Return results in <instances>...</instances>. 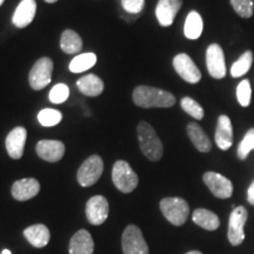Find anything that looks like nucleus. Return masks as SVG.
Segmentation results:
<instances>
[{
    "mask_svg": "<svg viewBox=\"0 0 254 254\" xmlns=\"http://www.w3.org/2000/svg\"><path fill=\"white\" fill-rule=\"evenodd\" d=\"M247 217H249V213L244 206H238L232 211L227 232L228 240L232 246H239L245 240V224Z\"/></svg>",
    "mask_w": 254,
    "mask_h": 254,
    "instance_id": "0eeeda50",
    "label": "nucleus"
},
{
    "mask_svg": "<svg viewBox=\"0 0 254 254\" xmlns=\"http://www.w3.org/2000/svg\"><path fill=\"white\" fill-rule=\"evenodd\" d=\"M251 97H252V88H251L250 80L244 79L237 87V99L241 106L249 107L251 104Z\"/></svg>",
    "mask_w": 254,
    "mask_h": 254,
    "instance_id": "2f4dec72",
    "label": "nucleus"
},
{
    "mask_svg": "<svg viewBox=\"0 0 254 254\" xmlns=\"http://www.w3.org/2000/svg\"><path fill=\"white\" fill-rule=\"evenodd\" d=\"M133 103L142 109H166L176 104V97L171 92L152 86H138L133 91Z\"/></svg>",
    "mask_w": 254,
    "mask_h": 254,
    "instance_id": "f257e3e1",
    "label": "nucleus"
},
{
    "mask_svg": "<svg viewBox=\"0 0 254 254\" xmlns=\"http://www.w3.org/2000/svg\"><path fill=\"white\" fill-rule=\"evenodd\" d=\"M69 88L65 84H57L50 91V101L53 104H63L68 99Z\"/></svg>",
    "mask_w": 254,
    "mask_h": 254,
    "instance_id": "473e14b6",
    "label": "nucleus"
},
{
    "mask_svg": "<svg viewBox=\"0 0 254 254\" xmlns=\"http://www.w3.org/2000/svg\"><path fill=\"white\" fill-rule=\"evenodd\" d=\"M112 180L114 186L123 193H131L139 183L138 174L124 160H118L113 165Z\"/></svg>",
    "mask_w": 254,
    "mask_h": 254,
    "instance_id": "20e7f679",
    "label": "nucleus"
},
{
    "mask_svg": "<svg viewBox=\"0 0 254 254\" xmlns=\"http://www.w3.org/2000/svg\"><path fill=\"white\" fill-rule=\"evenodd\" d=\"M193 222L206 231H215L220 226V220L214 212L205 208H198L193 212Z\"/></svg>",
    "mask_w": 254,
    "mask_h": 254,
    "instance_id": "5701e85b",
    "label": "nucleus"
},
{
    "mask_svg": "<svg viewBox=\"0 0 254 254\" xmlns=\"http://www.w3.org/2000/svg\"><path fill=\"white\" fill-rule=\"evenodd\" d=\"M247 200L251 205L254 206V182L251 184L249 190H247Z\"/></svg>",
    "mask_w": 254,
    "mask_h": 254,
    "instance_id": "f704fd0d",
    "label": "nucleus"
},
{
    "mask_svg": "<svg viewBox=\"0 0 254 254\" xmlns=\"http://www.w3.org/2000/svg\"><path fill=\"white\" fill-rule=\"evenodd\" d=\"M36 151L43 160L57 163L65 154V145L59 140H40L36 146Z\"/></svg>",
    "mask_w": 254,
    "mask_h": 254,
    "instance_id": "2eb2a0df",
    "label": "nucleus"
},
{
    "mask_svg": "<svg viewBox=\"0 0 254 254\" xmlns=\"http://www.w3.org/2000/svg\"><path fill=\"white\" fill-rule=\"evenodd\" d=\"M186 254H202V253L199 252V251H190V252H187Z\"/></svg>",
    "mask_w": 254,
    "mask_h": 254,
    "instance_id": "c9c22d12",
    "label": "nucleus"
},
{
    "mask_svg": "<svg viewBox=\"0 0 254 254\" xmlns=\"http://www.w3.org/2000/svg\"><path fill=\"white\" fill-rule=\"evenodd\" d=\"M231 5L239 17L249 19L253 15L254 1L253 0H231Z\"/></svg>",
    "mask_w": 254,
    "mask_h": 254,
    "instance_id": "7c9ffc66",
    "label": "nucleus"
},
{
    "mask_svg": "<svg viewBox=\"0 0 254 254\" xmlns=\"http://www.w3.org/2000/svg\"><path fill=\"white\" fill-rule=\"evenodd\" d=\"M104 171L103 159L99 155H91L88 157L81 166L79 167L77 173L78 183L82 187H90L94 185L100 179Z\"/></svg>",
    "mask_w": 254,
    "mask_h": 254,
    "instance_id": "39448f33",
    "label": "nucleus"
},
{
    "mask_svg": "<svg viewBox=\"0 0 254 254\" xmlns=\"http://www.w3.org/2000/svg\"><path fill=\"white\" fill-rule=\"evenodd\" d=\"M252 150H254V127L247 131L245 136H244V139L240 141L239 146H238V158H239L240 160H245L247 155L250 154V152Z\"/></svg>",
    "mask_w": 254,
    "mask_h": 254,
    "instance_id": "c756f323",
    "label": "nucleus"
},
{
    "mask_svg": "<svg viewBox=\"0 0 254 254\" xmlns=\"http://www.w3.org/2000/svg\"><path fill=\"white\" fill-rule=\"evenodd\" d=\"M187 134H189L190 141L199 152L207 153L212 150V142L209 140L207 134L201 128V126L196 123H190L187 125Z\"/></svg>",
    "mask_w": 254,
    "mask_h": 254,
    "instance_id": "aec40b11",
    "label": "nucleus"
},
{
    "mask_svg": "<svg viewBox=\"0 0 254 254\" xmlns=\"http://www.w3.org/2000/svg\"><path fill=\"white\" fill-rule=\"evenodd\" d=\"M202 180L212 194L219 199H228L233 194V184L226 177L215 172H206Z\"/></svg>",
    "mask_w": 254,
    "mask_h": 254,
    "instance_id": "9b49d317",
    "label": "nucleus"
},
{
    "mask_svg": "<svg viewBox=\"0 0 254 254\" xmlns=\"http://www.w3.org/2000/svg\"><path fill=\"white\" fill-rule=\"evenodd\" d=\"M37 2L36 0H21L20 4L15 8L12 23L15 27L24 28L30 25L36 17Z\"/></svg>",
    "mask_w": 254,
    "mask_h": 254,
    "instance_id": "a211bd4d",
    "label": "nucleus"
},
{
    "mask_svg": "<svg viewBox=\"0 0 254 254\" xmlns=\"http://www.w3.org/2000/svg\"><path fill=\"white\" fill-rule=\"evenodd\" d=\"M122 246L124 254H148V246L142 232L135 225H128L123 233Z\"/></svg>",
    "mask_w": 254,
    "mask_h": 254,
    "instance_id": "6e6552de",
    "label": "nucleus"
},
{
    "mask_svg": "<svg viewBox=\"0 0 254 254\" xmlns=\"http://www.w3.org/2000/svg\"><path fill=\"white\" fill-rule=\"evenodd\" d=\"M53 72V62L47 57L40 58L34 63L33 67L31 68L28 74L30 86L34 91H40L45 88L51 82Z\"/></svg>",
    "mask_w": 254,
    "mask_h": 254,
    "instance_id": "423d86ee",
    "label": "nucleus"
},
{
    "mask_svg": "<svg viewBox=\"0 0 254 254\" xmlns=\"http://www.w3.org/2000/svg\"><path fill=\"white\" fill-rule=\"evenodd\" d=\"M24 236L26 238V240L31 244L32 246L37 247V249H41V247H45L49 244L51 234L49 228L45 225L37 224L32 225V226L27 227L24 231Z\"/></svg>",
    "mask_w": 254,
    "mask_h": 254,
    "instance_id": "412c9836",
    "label": "nucleus"
},
{
    "mask_svg": "<svg viewBox=\"0 0 254 254\" xmlns=\"http://www.w3.org/2000/svg\"><path fill=\"white\" fill-rule=\"evenodd\" d=\"M4 1H5V0H0V6L4 4Z\"/></svg>",
    "mask_w": 254,
    "mask_h": 254,
    "instance_id": "58836bf2",
    "label": "nucleus"
},
{
    "mask_svg": "<svg viewBox=\"0 0 254 254\" xmlns=\"http://www.w3.org/2000/svg\"><path fill=\"white\" fill-rule=\"evenodd\" d=\"M206 66L212 78L222 79L226 75V63L225 55L219 44H211L206 51Z\"/></svg>",
    "mask_w": 254,
    "mask_h": 254,
    "instance_id": "1a4fd4ad",
    "label": "nucleus"
},
{
    "mask_svg": "<svg viewBox=\"0 0 254 254\" xmlns=\"http://www.w3.org/2000/svg\"><path fill=\"white\" fill-rule=\"evenodd\" d=\"M140 150L146 158L151 161H159L164 154L163 142L154 128L146 122L139 123L136 127Z\"/></svg>",
    "mask_w": 254,
    "mask_h": 254,
    "instance_id": "f03ea898",
    "label": "nucleus"
},
{
    "mask_svg": "<svg viewBox=\"0 0 254 254\" xmlns=\"http://www.w3.org/2000/svg\"><path fill=\"white\" fill-rule=\"evenodd\" d=\"M253 52L252 51H246L231 67V75L233 78H240L245 75L250 71L251 66L253 64Z\"/></svg>",
    "mask_w": 254,
    "mask_h": 254,
    "instance_id": "bb28decb",
    "label": "nucleus"
},
{
    "mask_svg": "<svg viewBox=\"0 0 254 254\" xmlns=\"http://www.w3.org/2000/svg\"><path fill=\"white\" fill-rule=\"evenodd\" d=\"M46 2H49V4H53V2H56V1H58V0H45Z\"/></svg>",
    "mask_w": 254,
    "mask_h": 254,
    "instance_id": "e433bc0d",
    "label": "nucleus"
},
{
    "mask_svg": "<svg viewBox=\"0 0 254 254\" xmlns=\"http://www.w3.org/2000/svg\"><path fill=\"white\" fill-rule=\"evenodd\" d=\"M78 90L87 97H98L103 93L104 82L95 74H86L77 81Z\"/></svg>",
    "mask_w": 254,
    "mask_h": 254,
    "instance_id": "4be33fe9",
    "label": "nucleus"
},
{
    "mask_svg": "<svg viewBox=\"0 0 254 254\" xmlns=\"http://www.w3.org/2000/svg\"><path fill=\"white\" fill-rule=\"evenodd\" d=\"M63 120V114L58 110L44 109L38 113V122L44 127H53Z\"/></svg>",
    "mask_w": 254,
    "mask_h": 254,
    "instance_id": "cd10ccee",
    "label": "nucleus"
},
{
    "mask_svg": "<svg viewBox=\"0 0 254 254\" xmlns=\"http://www.w3.org/2000/svg\"><path fill=\"white\" fill-rule=\"evenodd\" d=\"M122 6L126 13L139 15L144 9L145 0H122Z\"/></svg>",
    "mask_w": 254,
    "mask_h": 254,
    "instance_id": "72a5a7b5",
    "label": "nucleus"
},
{
    "mask_svg": "<svg viewBox=\"0 0 254 254\" xmlns=\"http://www.w3.org/2000/svg\"><path fill=\"white\" fill-rule=\"evenodd\" d=\"M173 67L178 74L189 84H196L201 79V72L198 66L186 53H179L174 57Z\"/></svg>",
    "mask_w": 254,
    "mask_h": 254,
    "instance_id": "9d476101",
    "label": "nucleus"
},
{
    "mask_svg": "<svg viewBox=\"0 0 254 254\" xmlns=\"http://www.w3.org/2000/svg\"><path fill=\"white\" fill-rule=\"evenodd\" d=\"M94 243L90 232L78 231L69 241V254H93Z\"/></svg>",
    "mask_w": 254,
    "mask_h": 254,
    "instance_id": "6ab92c4d",
    "label": "nucleus"
},
{
    "mask_svg": "<svg viewBox=\"0 0 254 254\" xmlns=\"http://www.w3.org/2000/svg\"><path fill=\"white\" fill-rule=\"evenodd\" d=\"M60 49L67 55L80 52L82 49V40L75 31L66 30L60 38Z\"/></svg>",
    "mask_w": 254,
    "mask_h": 254,
    "instance_id": "393cba45",
    "label": "nucleus"
},
{
    "mask_svg": "<svg viewBox=\"0 0 254 254\" xmlns=\"http://www.w3.org/2000/svg\"><path fill=\"white\" fill-rule=\"evenodd\" d=\"M202 30H204V21H202L201 15L196 11L190 12L184 25L185 37L190 40H195L201 36Z\"/></svg>",
    "mask_w": 254,
    "mask_h": 254,
    "instance_id": "b1692460",
    "label": "nucleus"
},
{
    "mask_svg": "<svg viewBox=\"0 0 254 254\" xmlns=\"http://www.w3.org/2000/svg\"><path fill=\"white\" fill-rule=\"evenodd\" d=\"M214 139L215 144L222 151L230 150L231 146L233 145V127H232L231 119L225 114L218 118Z\"/></svg>",
    "mask_w": 254,
    "mask_h": 254,
    "instance_id": "dca6fc26",
    "label": "nucleus"
},
{
    "mask_svg": "<svg viewBox=\"0 0 254 254\" xmlns=\"http://www.w3.org/2000/svg\"><path fill=\"white\" fill-rule=\"evenodd\" d=\"M2 254H11V252H9L8 250H4L2 251Z\"/></svg>",
    "mask_w": 254,
    "mask_h": 254,
    "instance_id": "4c0bfd02",
    "label": "nucleus"
},
{
    "mask_svg": "<svg viewBox=\"0 0 254 254\" xmlns=\"http://www.w3.org/2000/svg\"><path fill=\"white\" fill-rule=\"evenodd\" d=\"M182 6L183 0H159L155 7V15L159 24L163 27L171 26Z\"/></svg>",
    "mask_w": 254,
    "mask_h": 254,
    "instance_id": "ddd939ff",
    "label": "nucleus"
},
{
    "mask_svg": "<svg viewBox=\"0 0 254 254\" xmlns=\"http://www.w3.org/2000/svg\"><path fill=\"white\" fill-rule=\"evenodd\" d=\"M40 190V184L34 178H25L12 185V196L18 201H26L34 198Z\"/></svg>",
    "mask_w": 254,
    "mask_h": 254,
    "instance_id": "f3484780",
    "label": "nucleus"
},
{
    "mask_svg": "<svg viewBox=\"0 0 254 254\" xmlns=\"http://www.w3.org/2000/svg\"><path fill=\"white\" fill-rule=\"evenodd\" d=\"M180 104H182V109L185 111L187 114H190L192 118H194L196 120H201L204 118V109H202L201 105L196 103L194 99H192V98L190 97H185L183 98Z\"/></svg>",
    "mask_w": 254,
    "mask_h": 254,
    "instance_id": "c85d7f7f",
    "label": "nucleus"
},
{
    "mask_svg": "<svg viewBox=\"0 0 254 254\" xmlns=\"http://www.w3.org/2000/svg\"><path fill=\"white\" fill-rule=\"evenodd\" d=\"M109 201L103 195H95L88 200L86 204V217L92 225L99 226L106 221L109 217Z\"/></svg>",
    "mask_w": 254,
    "mask_h": 254,
    "instance_id": "f8f14e48",
    "label": "nucleus"
},
{
    "mask_svg": "<svg viewBox=\"0 0 254 254\" xmlns=\"http://www.w3.org/2000/svg\"><path fill=\"white\" fill-rule=\"evenodd\" d=\"M97 63V56L92 52L82 53L72 59L69 63V71L73 73H81L93 67Z\"/></svg>",
    "mask_w": 254,
    "mask_h": 254,
    "instance_id": "a878e982",
    "label": "nucleus"
},
{
    "mask_svg": "<svg viewBox=\"0 0 254 254\" xmlns=\"http://www.w3.org/2000/svg\"><path fill=\"white\" fill-rule=\"evenodd\" d=\"M160 209L164 217L174 226H182L190 215V206L187 201L178 196L164 198L160 201Z\"/></svg>",
    "mask_w": 254,
    "mask_h": 254,
    "instance_id": "7ed1b4c3",
    "label": "nucleus"
},
{
    "mask_svg": "<svg viewBox=\"0 0 254 254\" xmlns=\"http://www.w3.org/2000/svg\"><path fill=\"white\" fill-rule=\"evenodd\" d=\"M27 131L24 127H15L6 136V150L12 159H20L24 154L25 144H26Z\"/></svg>",
    "mask_w": 254,
    "mask_h": 254,
    "instance_id": "4468645a",
    "label": "nucleus"
}]
</instances>
